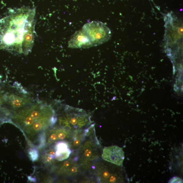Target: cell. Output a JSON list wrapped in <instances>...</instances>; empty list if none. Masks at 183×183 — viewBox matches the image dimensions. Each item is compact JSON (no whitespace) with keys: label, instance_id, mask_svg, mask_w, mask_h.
Returning <instances> with one entry per match:
<instances>
[{"label":"cell","instance_id":"obj_10","mask_svg":"<svg viewBox=\"0 0 183 183\" xmlns=\"http://www.w3.org/2000/svg\"><path fill=\"white\" fill-rule=\"evenodd\" d=\"M56 133L58 135V140H62L64 139L67 136V134L64 130H58L57 131Z\"/></svg>","mask_w":183,"mask_h":183},{"label":"cell","instance_id":"obj_6","mask_svg":"<svg viewBox=\"0 0 183 183\" xmlns=\"http://www.w3.org/2000/svg\"><path fill=\"white\" fill-rule=\"evenodd\" d=\"M68 46L72 48H87L93 47L89 38L82 29L77 31L72 36Z\"/></svg>","mask_w":183,"mask_h":183},{"label":"cell","instance_id":"obj_5","mask_svg":"<svg viewBox=\"0 0 183 183\" xmlns=\"http://www.w3.org/2000/svg\"><path fill=\"white\" fill-rule=\"evenodd\" d=\"M125 153L122 148L117 146L104 148L102 158L107 162L118 166L122 165L125 159Z\"/></svg>","mask_w":183,"mask_h":183},{"label":"cell","instance_id":"obj_1","mask_svg":"<svg viewBox=\"0 0 183 183\" xmlns=\"http://www.w3.org/2000/svg\"><path fill=\"white\" fill-rule=\"evenodd\" d=\"M36 10L22 7L9 10L0 20V49L27 55L35 38Z\"/></svg>","mask_w":183,"mask_h":183},{"label":"cell","instance_id":"obj_2","mask_svg":"<svg viewBox=\"0 0 183 183\" xmlns=\"http://www.w3.org/2000/svg\"><path fill=\"white\" fill-rule=\"evenodd\" d=\"M82 29L89 38L93 47L108 42L112 36L109 28L99 21H93L85 24Z\"/></svg>","mask_w":183,"mask_h":183},{"label":"cell","instance_id":"obj_14","mask_svg":"<svg viewBox=\"0 0 183 183\" xmlns=\"http://www.w3.org/2000/svg\"><path fill=\"white\" fill-rule=\"evenodd\" d=\"M2 108L1 106H0V111H2Z\"/></svg>","mask_w":183,"mask_h":183},{"label":"cell","instance_id":"obj_11","mask_svg":"<svg viewBox=\"0 0 183 183\" xmlns=\"http://www.w3.org/2000/svg\"><path fill=\"white\" fill-rule=\"evenodd\" d=\"M58 140V135L56 133L52 134L50 135L49 141H54Z\"/></svg>","mask_w":183,"mask_h":183},{"label":"cell","instance_id":"obj_7","mask_svg":"<svg viewBox=\"0 0 183 183\" xmlns=\"http://www.w3.org/2000/svg\"><path fill=\"white\" fill-rule=\"evenodd\" d=\"M55 149L56 150L55 158V159L62 155L71 151L68 143L64 141H60L57 143L55 145Z\"/></svg>","mask_w":183,"mask_h":183},{"label":"cell","instance_id":"obj_12","mask_svg":"<svg viewBox=\"0 0 183 183\" xmlns=\"http://www.w3.org/2000/svg\"><path fill=\"white\" fill-rule=\"evenodd\" d=\"M169 183H182V180L178 177H173L169 181Z\"/></svg>","mask_w":183,"mask_h":183},{"label":"cell","instance_id":"obj_8","mask_svg":"<svg viewBox=\"0 0 183 183\" xmlns=\"http://www.w3.org/2000/svg\"><path fill=\"white\" fill-rule=\"evenodd\" d=\"M30 159L32 162L36 161L39 157V152L38 150L35 149H30L28 151Z\"/></svg>","mask_w":183,"mask_h":183},{"label":"cell","instance_id":"obj_3","mask_svg":"<svg viewBox=\"0 0 183 183\" xmlns=\"http://www.w3.org/2000/svg\"><path fill=\"white\" fill-rule=\"evenodd\" d=\"M65 115L59 118L60 122L74 129L81 128L89 125L91 121L89 114L84 110L66 106Z\"/></svg>","mask_w":183,"mask_h":183},{"label":"cell","instance_id":"obj_9","mask_svg":"<svg viewBox=\"0 0 183 183\" xmlns=\"http://www.w3.org/2000/svg\"><path fill=\"white\" fill-rule=\"evenodd\" d=\"M39 147L42 148L45 147L46 143V137L45 132H43L39 134Z\"/></svg>","mask_w":183,"mask_h":183},{"label":"cell","instance_id":"obj_13","mask_svg":"<svg viewBox=\"0 0 183 183\" xmlns=\"http://www.w3.org/2000/svg\"><path fill=\"white\" fill-rule=\"evenodd\" d=\"M5 103L4 93H2L1 91H0V106H2L3 104Z\"/></svg>","mask_w":183,"mask_h":183},{"label":"cell","instance_id":"obj_4","mask_svg":"<svg viewBox=\"0 0 183 183\" xmlns=\"http://www.w3.org/2000/svg\"><path fill=\"white\" fill-rule=\"evenodd\" d=\"M19 84L15 83L14 90L4 93L5 103L13 109H20L30 105L34 102L29 92Z\"/></svg>","mask_w":183,"mask_h":183}]
</instances>
